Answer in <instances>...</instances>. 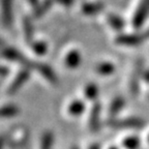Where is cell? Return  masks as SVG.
Here are the masks:
<instances>
[{
	"label": "cell",
	"mask_w": 149,
	"mask_h": 149,
	"mask_svg": "<svg viewBox=\"0 0 149 149\" xmlns=\"http://www.w3.org/2000/svg\"><path fill=\"white\" fill-rule=\"evenodd\" d=\"M124 100L122 97H117L113 100V102L111 104V107H110V114L111 116H114L120 111L124 106Z\"/></svg>",
	"instance_id": "cell-13"
},
{
	"label": "cell",
	"mask_w": 149,
	"mask_h": 149,
	"mask_svg": "<svg viewBox=\"0 0 149 149\" xmlns=\"http://www.w3.org/2000/svg\"><path fill=\"white\" fill-rule=\"evenodd\" d=\"M80 61H81V56H80V53L76 50L70 52V53L66 55L65 57L64 63L65 65L70 68H76L79 65Z\"/></svg>",
	"instance_id": "cell-8"
},
{
	"label": "cell",
	"mask_w": 149,
	"mask_h": 149,
	"mask_svg": "<svg viewBox=\"0 0 149 149\" xmlns=\"http://www.w3.org/2000/svg\"><path fill=\"white\" fill-rule=\"evenodd\" d=\"M89 149H100V144H98V143H95V144L91 145V146L89 147Z\"/></svg>",
	"instance_id": "cell-20"
},
{
	"label": "cell",
	"mask_w": 149,
	"mask_h": 149,
	"mask_svg": "<svg viewBox=\"0 0 149 149\" xmlns=\"http://www.w3.org/2000/svg\"><path fill=\"white\" fill-rule=\"evenodd\" d=\"M111 149H117V148H114V147H112V148Z\"/></svg>",
	"instance_id": "cell-24"
},
{
	"label": "cell",
	"mask_w": 149,
	"mask_h": 149,
	"mask_svg": "<svg viewBox=\"0 0 149 149\" xmlns=\"http://www.w3.org/2000/svg\"><path fill=\"white\" fill-rule=\"evenodd\" d=\"M0 57L7 59V60L18 62L19 64L23 65L24 68H28V70H33L34 68L35 61H31L30 59H28L22 52L15 49V48L8 47V48L3 49L2 51L0 52Z\"/></svg>",
	"instance_id": "cell-1"
},
{
	"label": "cell",
	"mask_w": 149,
	"mask_h": 149,
	"mask_svg": "<svg viewBox=\"0 0 149 149\" xmlns=\"http://www.w3.org/2000/svg\"><path fill=\"white\" fill-rule=\"evenodd\" d=\"M89 127L92 133H97L100 130V104L95 102L91 108L89 117Z\"/></svg>",
	"instance_id": "cell-6"
},
{
	"label": "cell",
	"mask_w": 149,
	"mask_h": 149,
	"mask_svg": "<svg viewBox=\"0 0 149 149\" xmlns=\"http://www.w3.org/2000/svg\"><path fill=\"white\" fill-rule=\"evenodd\" d=\"M114 68H113V65L110 64V63H104V64H100L97 66L96 70H97L98 74H108L110 72H113Z\"/></svg>",
	"instance_id": "cell-17"
},
{
	"label": "cell",
	"mask_w": 149,
	"mask_h": 149,
	"mask_svg": "<svg viewBox=\"0 0 149 149\" xmlns=\"http://www.w3.org/2000/svg\"><path fill=\"white\" fill-rule=\"evenodd\" d=\"M57 1H59V2L62 3V4H64V5H68L72 3V0H57Z\"/></svg>",
	"instance_id": "cell-19"
},
{
	"label": "cell",
	"mask_w": 149,
	"mask_h": 149,
	"mask_svg": "<svg viewBox=\"0 0 149 149\" xmlns=\"http://www.w3.org/2000/svg\"><path fill=\"white\" fill-rule=\"evenodd\" d=\"M52 3H53V0H44L40 4L37 5L36 8H35V10H34L35 18H40L42 15L46 14V13L50 9Z\"/></svg>",
	"instance_id": "cell-11"
},
{
	"label": "cell",
	"mask_w": 149,
	"mask_h": 149,
	"mask_svg": "<svg viewBox=\"0 0 149 149\" xmlns=\"http://www.w3.org/2000/svg\"><path fill=\"white\" fill-rule=\"evenodd\" d=\"M7 72H8V70H7L5 66L0 65V77H4V76H6Z\"/></svg>",
	"instance_id": "cell-18"
},
{
	"label": "cell",
	"mask_w": 149,
	"mask_h": 149,
	"mask_svg": "<svg viewBox=\"0 0 149 149\" xmlns=\"http://www.w3.org/2000/svg\"><path fill=\"white\" fill-rule=\"evenodd\" d=\"M72 149H78V148H77V147H72Z\"/></svg>",
	"instance_id": "cell-23"
},
{
	"label": "cell",
	"mask_w": 149,
	"mask_h": 149,
	"mask_svg": "<svg viewBox=\"0 0 149 149\" xmlns=\"http://www.w3.org/2000/svg\"><path fill=\"white\" fill-rule=\"evenodd\" d=\"M148 141H149V137H148Z\"/></svg>",
	"instance_id": "cell-25"
},
{
	"label": "cell",
	"mask_w": 149,
	"mask_h": 149,
	"mask_svg": "<svg viewBox=\"0 0 149 149\" xmlns=\"http://www.w3.org/2000/svg\"><path fill=\"white\" fill-rule=\"evenodd\" d=\"M85 94H86L87 98L89 100H93L97 95V87L94 84H89L85 88Z\"/></svg>",
	"instance_id": "cell-16"
},
{
	"label": "cell",
	"mask_w": 149,
	"mask_h": 149,
	"mask_svg": "<svg viewBox=\"0 0 149 149\" xmlns=\"http://www.w3.org/2000/svg\"><path fill=\"white\" fill-rule=\"evenodd\" d=\"M23 31L27 42H32L33 36H34V27H33L31 20L27 17L23 19Z\"/></svg>",
	"instance_id": "cell-7"
},
{
	"label": "cell",
	"mask_w": 149,
	"mask_h": 149,
	"mask_svg": "<svg viewBox=\"0 0 149 149\" xmlns=\"http://www.w3.org/2000/svg\"><path fill=\"white\" fill-rule=\"evenodd\" d=\"M54 143V135L51 130H46L40 139V149H52Z\"/></svg>",
	"instance_id": "cell-10"
},
{
	"label": "cell",
	"mask_w": 149,
	"mask_h": 149,
	"mask_svg": "<svg viewBox=\"0 0 149 149\" xmlns=\"http://www.w3.org/2000/svg\"><path fill=\"white\" fill-rule=\"evenodd\" d=\"M19 108L16 105H5L0 107V118H10L19 114Z\"/></svg>",
	"instance_id": "cell-9"
},
{
	"label": "cell",
	"mask_w": 149,
	"mask_h": 149,
	"mask_svg": "<svg viewBox=\"0 0 149 149\" xmlns=\"http://www.w3.org/2000/svg\"><path fill=\"white\" fill-rule=\"evenodd\" d=\"M84 109H85V105L81 100H74L68 107V113L74 115V116H78V115L83 113Z\"/></svg>",
	"instance_id": "cell-12"
},
{
	"label": "cell",
	"mask_w": 149,
	"mask_h": 149,
	"mask_svg": "<svg viewBox=\"0 0 149 149\" xmlns=\"http://www.w3.org/2000/svg\"><path fill=\"white\" fill-rule=\"evenodd\" d=\"M139 139L136 137H130L127 138L123 141V146H125L127 149H137L139 146Z\"/></svg>",
	"instance_id": "cell-15"
},
{
	"label": "cell",
	"mask_w": 149,
	"mask_h": 149,
	"mask_svg": "<svg viewBox=\"0 0 149 149\" xmlns=\"http://www.w3.org/2000/svg\"><path fill=\"white\" fill-rule=\"evenodd\" d=\"M4 138L0 137V149H3V146H4Z\"/></svg>",
	"instance_id": "cell-21"
},
{
	"label": "cell",
	"mask_w": 149,
	"mask_h": 149,
	"mask_svg": "<svg viewBox=\"0 0 149 149\" xmlns=\"http://www.w3.org/2000/svg\"><path fill=\"white\" fill-rule=\"evenodd\" d=\"M108 125L113 128H141L145 125V121L140 118L110 119Z\"/></svg>",
	"instance_id": "cell-2"
},
{
	"label": "cell",
	"mask_w": 149,
	"mask_h": 149,
	"mask_svg": "<svg viewBox=\"0 0 149 149\" xmlns=\"http://www.w3.org/2000/svg\"><path fill=\"white\" fill-rule=\"evenodd\" d=\"M29 77H30V70L23 68L22 70H20V72H18V74L16 76V78H15L12 83H10L9 87L7 88V93L10 94V95L17 93L19 89L21 88L24 84L28 81Z\"/></svg>",
	"instance_id": "cell-3"
},
{
	"label": "cell",
	"mask_w": 149,
	"mask_h": 149,
	"mask_svg": "<svg viewBox=\"0 0 149 149\" xmlns=\"http://www.w3.org/2000/svg\"><path fill=\"white\" fill-rule=\"evenodd\" d=\"M32 50L37 55H44L47 52V44L42 40L32 42Z\"/></svg>",
	"instance_id": "cell-14"
},
{
	"label": "cell",
	"mask_w": 149,
	"mask_h": 149,
	"mask_svg": "<svg viewBox=\"0 0 149 149\" xmlns=\"http://www.w3.org/2000/svg\"><path fill=\"white\" fill-rule=\"evenodd\" d=\"M34 70H37L47 81H49L51 84H53V85L59 84V80L57 78V76H56L55 72L48 64L42 62H35Z\"/></svg>",
	"instance_id": "cell-5"
},
{
	"label": "cell",
	"mask_w": 149,
	"mask_h": 149,
	"mask_svg": "<svg viewBox=\"0 0 149 149\" xmlns=\"http://www.w3.org/2000/svg\"><path fill=\"white\" fill-rule=\"evenodd\" d=\"M29 2H30L32 5H36V3H37V0H29Z\"/></svg>",
	"instance_id": "cell-22"
},
{
	"label": "cell",
	"mask_w": 149,
	"mask_h": 149,
	"mask_svg": "<svg viewBox=\"0 0 149 149\" xmlns=\"http://www.w3.org/2000/svg\"><path fill=\"white\" fill-rule=\"evenodd\" d=\"M1 19L2 23L5 27H10L14 19V6H13V0H1Z\"/></svg>",
	"instance_id": "cell-4"
}]
</instances>
